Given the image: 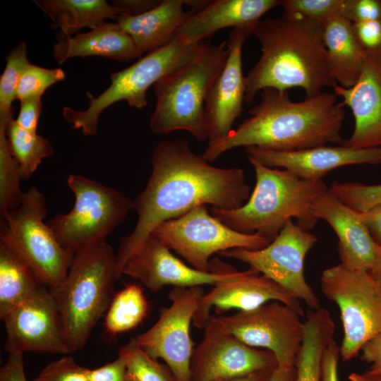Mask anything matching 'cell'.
Listing matches in <instances>:
<instances>
[{"label": "cell", "instance_id": "obj_11", "mask_svg": "<svg viewBox=\"0 0 381 381\" xmlns=\"http://www.w3.org/2000/svg\"><path fill=\"white\" fill-rule=\"evenodd\" d=\"M168 248L183 258L192 267L211 272L210 258L234 248L255 250L271 241L257 234H244L228 227L210 214L206 205L160 224L152 233Z\"/></svg>", "mask_w": 381, "mask_h": 381}, {"label": "cell", "instance_id": "obj_16", "mask_svg": "<svg viewBox=\"0 0 381 381\" xmlns=\"http://www.w3.org/2000/svg\"><path fill=\"white\" fill-rule=\"evenodd\" d=\"M194 349L190 381H220L278 366L274 354L250 346L222 330L212 315Z\"/></svg>", "mask_w": 381, "mask_h": 381}, {"label": "cell", "instance_id": "obj_10", "mask_svg": "<svg viewBox=\"0 0 381 381\" xmlns=\"http://www.w3.org/2000/svg\"><path fill=\"white\" fill-rule=\"evenodd\" d=\"M320 286L324 295L339 307L344 330L340 356L350 361L381 334V291L368 271L341 263L322 272Z\"/></svg>", "mask_w": 381, "mask_h": 381}, {"label": "cell", "instance_id": "obj_4", "mask_svg": "<svg viewBox=\"0 0 381 381\" xmlns=\"http://www.w3.org/2000/svg\"><path fill=\"white\" fill-rule=\"evenodd\" d=\"M247 158L256 179L248 200L237 209L212 207V215L233 230L257 234L271 242L294 218L303 229L313 228L318 221L313 205L327 190L323 181L306 180L287 169L269 167Z\"/></svg>", "mask_w": 381, "mask_h": 381}, {"label": "cell", "instance_id": "obj_44", "mask_svg": "<svg viewBox=\"0 0 381 381\" xmlns=\"http://www.w3.org/2000/svg\"><path fill=\"white\" fill-rule=\"evenodd\" d=\"M6 363L0 369V381H28L25 373L23 354L8 352Z\"/></svg>", "mask_w": 381, "mask_h": 381}, {"label": "cell", "instance_id": "obj_2", "mask_svg": "<svg viewBox=\"0 0 381 381\" xmlns=\"http://www.w3.org/2000/svg\"><path fill=\"white\" fill-rule=\"evenodd\" d=\"M249 116L226 137L209 142L202 154L209 162L238 147L294 151L320 145H341L345 116L335 93L322 92L301 102H293L288 91L266 88Z\"/></svg>", "mask_w": 381, "mask_h": 381}, {"label": "cell", "instance_id": "obj_22", "mask_svg": "<svg viewBox=\"0 0 381 381\" xmlns=\"http://www.w3.org/2000/svg\"><path fill=\"white\" fill-rule=\"evenodd\" d=\"M312 209L315 218L327 222L336 233L341 263L351 269L368 271L380 246L373 240L360 212L343 203L328 190L315 200Z\"/></svg>", "mask_w": 381, "mask_h": 381}, {"label": "cell", "instance_id": "obj_23", "mask_svg": "<svg viewBox=\"0 0 381 381\" xmlns=\"http://www.w3.org/2000/svg\"><path fill=\"white\" fill-rule=\"evenodd\" d=\"M281 4L279 0L209 1L180 26L176 35L184 44L198 43L223 28L255 26L265 13Z\"/></svg>", "mask_w": 381, "mask_h": 381}, {"label": "cell", "instance_id": "obj_25", "mask_svg": "<svg viewBox=\"0 0 381 381\" xmlns=\"http://www.w3.org/2000/svg\"><path fill=\"white\" fill-rule=\"evenodd\" d=\"M92 56L127 62L141 54L117 23H105L87 32L58 40L53 47V57L59 64L68 59Z\"/></svg>", "mask_w": 381, "mask_h": 381}, {"label": "cell", "instance_id": "obj_43", "mask_svg": "<svg viewBox=\"0 0 381 381\" xmlns=\"http://www.w3.org/2000/svg\"><path fill=\"white\" fill-rule=\"evenodd\" d=\"M340 356V347L333 339L325 349L322 359V381H339L338 363Z\"/></svg>", "mask_w": 381, "mask_h": 381}, {"label": "cell", "instance_id": "obj_24", "mask_svg": "<svg viewBox=\"0 0 381 381\" xmlns=\"http://www.w3.org/2000/svg\"><path fill=\"white\" fill-rule=\"evenodd\" d=\"M185 0H163L140 15H121L116 23L133 40L140 54L171 42L180 26L195 11H186Z\"/></svg>", "mask_w": 381, "mask_h": 381}, {"label": "cell", "instance_id": "obj_19", "mask_svg": "<svg viewBox=\"0 0 381 381\" xmlns=\"http://www.w3.org/2000/svg\"><path fill=\"white\" fill-rule=\"evenodd\" d=\"M244 150L247 157L265 166L287 169L309 181L322 180L332 170L347 165L381 164V147L354 148L344 145H326L294 151H278L250 146Z\"/></svg>", "mask_w": 381, "mask_h": 381}, {"label": "cell", "instance_id": "obj_28", "mask_svg": "<svg viewBox=\"0 0 381 381\" xmlns=\"http://www.w3.org/2000/svg\"><path fill=\"white\" fill-rule=\"evenodd\" d=\"M304 324V336L295 363L296 381H322V356L334 339L335 324L324 308L309 309Z\"/></svg>", "mask_w": 381, "mask_h": 381}, {"label": "cell", "instance_id": "obj_51", "mask_svg": "<svg viewBox=\"0 0 381 381\" xmlns=\"http://www.w3.org/2000/svg\"><path fill=\"white\" fill-rule=\"evenodd\" d=\"M350 381H381V373L367 370L358 373H353L349 375Z\"/></svg>", "mask_w": 381, "mask_h": 381}, {"label": "cell", "instance_id": "obj_29", "mask_svg": "<svg viewBox=\"0 0 381 381\" xmlns=\"http://www.w3.org/2000/svg\"><path fill=\"white\" fill-rule=\"evenodd\" d=\"M42 286L30 265L11 247L0 241V318L4 320Z\"/></svg>", "mask_w": 381, "mask_h": 381}, {"label": "cell", "instance_id": "obj_7", "mask_svg": "<svg viewBox=\"0 0 381 381\" xmlns=\"http://www.w3.org/2000/svg\"><path fill=\"white\" fill-rule=\"evenodd\" d=\"M205 41L186 45L177 36L169 44L144 56L131 66L110 75L109 86L92 98L85 110L63 108L62 114L72 128L86 135H96L99 117L113 104L125 100L130 107L143 109L147 104V90L160 78L190 61Z\"/></svg>", "mask_w": 381, "mask_h": 381}, {"label": "cell", "instance_id": "obj_15", "mask_svg": "<svg viewBox=\"0 0 381 381\" xmlns=\"http://www.w3.org/2000/svg\"><path fill=\"white\" fill-rule=\"evenodd\" d=\"M211 272L186 265L175 257L162 241L150 235L124 264L121 274L138 280L147 289L157 292L165 285L177 287L215 286L238 277L242 272L218 258L210 260Z\"/></svg>", "mask_w": 381, "mask_h": 381}, {"label": "cell", "instance_id": "obj_38", "mask_svg": "<svg viewBox=\"0 0 381 381\" xmlns=\"http://www.w3.org/2000/svg\"><path fill=\"white\" fill-rule=\"evenodd\" d=\"M34 381H90L89 368L78 364L71 356L65 355L47 364Z\"/></svg>", "mask_w": 381, "mask_h": 381}, {"label": "cell", "instance_id": "obj_30", "mask_svg": "<svg viewBox=\"0 0 381 381\" xmlns=\"http://www.w3.org/2000/svg\"><path fill=\"white\" fill-rule=\"evenodd\" d=\"M148 307L143 289L135 284L126 285L113 296L106 312L107 332L116 335L136 327L146 317Z\"/></svg>", "mask_w": 381, "mask_h": 381}, {"label": "cell", "instance_id": "obj_35", "mask_svg": "<svg viewBox=\"0 0 381 381\" xmlns=\"http://www.w3.org/2000/svg\"><path fill=\"white\" fill-rule=\"evenodd\" d=\"M327 190L343 203L359 212L381 206V184L334 181Z\"/></svg>", "mask_w": 381, "mask_h": 381}, {"label": "cell", "instance_id": "obj_20", "mask_svg": "<svg viewBox=\"0 0 381 381\" xmlns=\"http://www.w3.org/2000/svg\"><path fill=\"white\" fill-rule=\"evenodd\" d=\"M201 297L193 323L203 328L214 307L217 314L230 309L239 311L258 308L269 301H279L293 308L303 316L300 300L277 282L250 268L236 279L218 284Z\"/></svg>", "mask_w": 381, "mask_h": 381}, {"label": "cell", "instance_id": "obj_37", "mask_svg": "<svg viewBox=\"0 0 381 381\" xmlns=\"http://www.w3.org/2000/svg\"><path fill=\"white\" fill-rule=\"evenodd\" d=\"M346 0H284L280 6L284 13L298 15L320 23L342 16Z\"/></svg>", "mask_w": 381, "mask_h": 381}, {"label": "cell", "instance_id": "obj_47", "mask_svg": "<svg viewBox=\"0 0 381 381\" xmlns=\"http://www.w3.org/2000/svg\"><path fill=\"white\" fill-rule=\"evenodd\" d=\"M360 214L373 240L381 246V206Z\"/></svg>", "mask_w": 381, "mask_h": 381}, {"label": "cell", "instance_id": "obj_14", "mask_svg": "<svg viewBox=\"0 0 381 381\" xmlns=\"http://www.w3.org/2000/svg\"><path fill=\"white\" fill-rule=\"evenodd\" d=\"M201 286H174L169 294L171 305L161 310L155 324L135 337L138 344L152 358H161L179 381H190L194 343L190 323L204 294Z\"/></svg>", "mask_w": 381, "mask_h": 381}, {"label": "cell", "instance_id": "obj_40", "mask_svg": "<svg viewBox=\"0 0 381 381\" xmlns=\"http://www.w3.org/2000/svg\"><path fill=\"white\" fill-rule=\"evenodd\" d=\"M342 16L351 23L381 18V0H346Z\"/></svg>", "mask_w": 381, "mask_h": 381}, {"label": "cell", "instance_id": "obj_33", "mask_svg": "<svg viewBox=\"0 0 381 381\" xmlns=\"http://www.w3.org/2000/svg\"><path fill=\"white\" fill-rule=\"evenodd\" d=\"M6 128V127L0 126L1 220L8 212L20 205L24 195L20 186L22 179L19 167L9 149Z\"/></svg>", "mask_w": 381, "mask_h": 381}, {"label": "cell", "instance_id": "obj_9", "mask_svg": "<svg viewBox=\"0 0 381 381\" xmlns=\"http://www.w3.org/2000/svg\"><path fill=\"white\" fill-rule=\"evenodd\" d=\"M46 200L35 187L24 193L20 205L1 220L0 241L14 249L49 289L66 277L73 255L58 241L44 219Z\"/></svg>", "mask_w": 381, "mask_h": 381}, {"label": "cell", "instance_id": "obj_31", "mask_svg": "<svg viewBox=\"0 0 381 381\" xmlns=\"http://www.w3.org/2000/svg\"><path fill=\"white\" fill-rule=\"evenodd\" d=\"M6 136L22 179L30 178L44 159L54 155V148L47 138L23 129L14 119L7 126Z\"/></svg>", "mask_w": 381, "mask_h": 381}, {"label": "cell", "instance_id": "obj_21", "mask_svg": "<svg viewBox=\"0 0 381 381\" xmlns=\"http://www.w3.org/2000/svg\"><path fill=\"white\" fill-rule=\"evenodd\" d=\"M333 90L354 118L352 134L341 145L354 148L381 147V49L366 52L361 73L352 87L337 85Z\"/></svg>", "mask_w": 381, "mask_h": 381}, {"label": "cell", "instance_id": "obj_18", "mask_svg": "<svg viewBox=\"0 0 381 381\" xmlns=\"http://www.w3.org/2000/svg\"><path fill=\"white\" fill-rule=\"evenodd\" d=\"M254 27L233 28L229 33L226 64L205 101V123L209 142L226 137L243 111L245 76L242 71V47L246 38L253 34Z\"/></svg>", "mask_w": 381, "mask_h": 381}, {"label": "cell", "instance_id": "obj_34", "mask_svg": "<svg viewBox=\"0 0 381 381\" xmlns=\"http://www.w3.org/2000/svg\"><path fill=\"white\" fill-rule=\"evenodd\" d=\"M126 364L127 381H179L167 365L150 356L132 338L120 347Z\"/></svg>", "mask_w": 381, "mask_h": 381}, {"label": "cell", "instance_id": "obj_27", "mask_svg": "<svg viewBox=\"0 0 381 381\" xmlns=\"http://www.w3.org/2000/svg\"><path fill=\"white\" fill-rule=\"evenodd\" d=\"M35 4L59 28L58 40L73 36L81 28L94 29L121 11L105 0H35Z\"/></svg>", "mask_w": 381, "mask_h": 381}, {"label": "cell", "instance_id": "obj_32", "mask_svg": "<svg viewBox=\"0 0 381 381\" xmlns=\"http://www.w3.org/2000/svg\"><path fill=\"white\" fill-rule=\"evenodd\" d=\"M30 64L25 42L12 48L6 57L5 68L0 77V126H7L13 119L12 104L16 99L21 76Z\"/></svg>", "mask_w": 381, "mask_h": 381}, {"label": "cell", "instance_id": "obj_26", "mask_svg": "<svg viewBox=\"0 0 381 381\" xmlns=\"http://www.w3.org/2000/svg\"><path fill=\"white\" fill-rule=\"evenodd\" d=\"M323 40L332 76L341 87H352L366 56L353 35L352 23L342 16L329 19L323 25Z\"/></svg>", "mask_w": 381, "mask_h": 381}, {"label": "cell", "instance_id": "obj_17", "mask_svg": "<svg viewBox=\"0 0 381 381\" xmlns=\"http://www.w3.org/2000/svg\"><path fill=\"white\" fill-rule=\"evenodd\" d=\"M3 321L8 352L71 353L55 299L46 286H42Z\"/></svg>", "mask_w": 381, "mask_h": 381}, {"label": "cell", "instance_id": "obj_3", "mask_svg": "<svg viewBox=\"0 0 381 381\" xmlns=\"http://www.w3.org/2000/svg\"><path fill=\"white\" fill-rule=\"evenodd\" d=\"M253 35L261 44L262 54L244 78L247 105L266 88L287 91L300 87L308 98L337 85L330 73L320 23L284 13L260 20Z\"/></svg>", "mask_w": 381, "mask_h": 381}, {"label": "cell", "instance_id": "obj_12", "mask_svg": "<svg viewBox=\"0 0 381 381\" xmlns=\"http://www.w3.org/2000/svg\"><path fill=\"white\" fill-rule=\"evenodd\" d=\"M212 317L222 330L243 343L271 351L278 367L295 366L305 324L303 316L293 308L272 301L230 315Z\"/></svg>", "mask_w": 381, "mask_h": 381}, {"label": "cell", "instance_id": "obj_42", "mask_svg": "<svg viewBox=\"0 0 381 381\" xmlns=\"http://www.w3.org/2000/svg\"><path fill=\"white\" fill-rule=\"evenodd\" d=\"M90 381H127L126 364L118 355L113 361L95 369H89Z\"/></svg>", "mask_w": 381, "mask_h": 381}, {"label": "cell", "instance_id": "obj_39", "mask_svg": "<svg viewBox=\"0 0 381 381\" xmlns=\"http://www.w3.org/2000/svg\"><path fill=\"white\" fill-rule=\"evenodd\" d=\"M352 30L365 52L381 49V18L352 23Z\"/></svg>", "mask_w": 381, "mask_h": 381}, {"label": "cell", "instance_id": "obj_13", "mask_svg": "<svg viewBox=\"0 0 381 381\" xmlns=\"http://www.w3.org/2000/svg\"><path fill=\"white\" fill-rule=\"evenodd\" d=\"M315 234L289 220L277 237L266 247L255 250L234 248L219 253L236 259L282 286L312 310L320 301L304 274L308 252L317 241Z\"/></svg>", "mask_w": 381, "mask_h": 381}, {"label": "cell", "instance_id": "obj_1", "mask_svg": "<svg viewBox=\"0 0 381 381\" xmlns=\"http://www.w3.org/2000/svg\"><path fill=\"white\" fill-rule=\"evenodd\" d=\"M151 163L146 187L132 200V210L138 215L136 225L121 239L116 253L119 278L126 262L162 222L200 205L237 209L250 197L242 169L211 165L202 155L193 152L185 139L159 142L153 150Z\"/></svg>", "mask_w": 381, "mask_h": 381}, {"label": "cell", "instance_id": "obj_41", "mask_svg": "<svg viewBox=\"0 0 381 381\" xmlns=\"http://www.w3.org/2000/svg\"><path fill=\"white\" fill-rule=\"evenodd\" d=\"M20 107L17 123L23 129L37 133V125L42 112V97H32L20 101Z\"/></svg>", "mask_w": 381, "mask_h": 381}, {"label": "cell", "instance_id": "obj_46", "mask_svg": "<svg viewBox=\"0 0 381 381\" xmlns=\"http://www.w3.org/2000/svg\"><path fill=\"white\" fill-rule=\"evenodd\" d=\"M361 351V359L370 364V370L381 373V334L368 341Z\"/></svg>", "mask_w": 381, "mask_h": 381}, {"label": "cell", "instance_id": "obj_48", "mask_svg": "<svg viewBox=\"0 0 381 381\" xmlns=\"http://www.w3.org/2000/svg\"><path fill=\"white\" fill-rule=\"evenodd\" d=\"M276 368L258 370L245 375L225 379L220 381H269Z\"/></svg>", "mask_w": 381, "mask_h": 381}, {"label": "cell", "instance_id": "obj_50", "mask_svg": "<svg viewBox=\"0 0 381 381\" xmlns=\"http://www.w3.org/2000/svg\"><path fill=\"white\" fill-rule=\"evenodd\" d=\"M368 272L370 273L371 277L373 278L377 286L381 291V246H380V248H379L377 255L376 256L375 260L373 266L371 267V268L368 270Z\"/></svg>", "mask_w": 381, "mask_h": 381}, {"label": "cell", "instance_id": "obj_49", "mask_svg": "<svg viewBox=\"0 0 381 381\" xmlns=\"http://www.w3.org/2000/svg\"><path fill=\"white\" fill-rule=\"evenodd\" d=\"M296 370L291 368L277 367L272 373L269 381H296Z\"/></svg>", "mask_w": 381, "mask_h": 381}, {"label": "cell", "instance_id": "obj_8", "mask_svg": "<svg viewBox=\"0 0 381 381\" xmlns=\"http://www.w3.org/2000/svg\"><path fill=\"white\" fill-rule=\"evenodd\" d=\"M67 185L75 197L73 208L56 214L47 224L60 244L74 255L106 241L132 210V200L121 191L80 174H70Z\"/></svg>", "mask_w": 381, "mask_h": 381}, {"label": "cell", "instance_id": "obj_5", "mask_svg": "<svg viewBox=\"0 0 381 381\" xmlns=\"http://www.w3.org/2000/svg\"><path fill=\"white\" fill-rule=\"evenodd\" d=\"M119 278L116 253L104 241L75 252L64 281L50 289L70 353L85 346L109 306Z\"/></svg>", "mask_w": 381, "mask_h": 381}, {"label": "cell", "instance_id": "obj_6", "mask_svg": "<svg viewBox=\"0 0 381 381\" xmlns=\"http://www.w3.org/2000/svg\"><path fill=\"white\" fill-rule=\"evenodd\" d=\"M228 55L227 42L213 44L205 41L190 61L155 83L156 104L150 119L154 133L167 135L182 130L199 141L208 139L205 101Z\"/></svg>", "mask_w": 381, "mask_h": 381}, {"label": "cell", "instance_id": "obj_36", "mask_svg": "<svg viewBox=\"0 0 381 381\" xmlns=\"http://www.w3.org/2000/svg\"><path fill=\"white\" fill-rule=\"evenodd\" d=\"M62 68H47L30 64L20 80L16 99L19 101L32 97H42L47 89L64 80Z\"/></svg>", "mask_w": 381, "mask_h": 381}, {"label": "cell", "instance_id": "obj_45", "mask_svg": "<svg viewBox=\"0 0 381 381\" xmlns=\"http://www.w3.org/2000/svg\"><path fill=\"white\" fill-rule=\"evenodd\" d=\"M158 0H114L111 4L121 13V15L137 16L144 13L157 6Z\"/></svg>", "mask_w": 381, "mask_h": 381}]
</instances>
